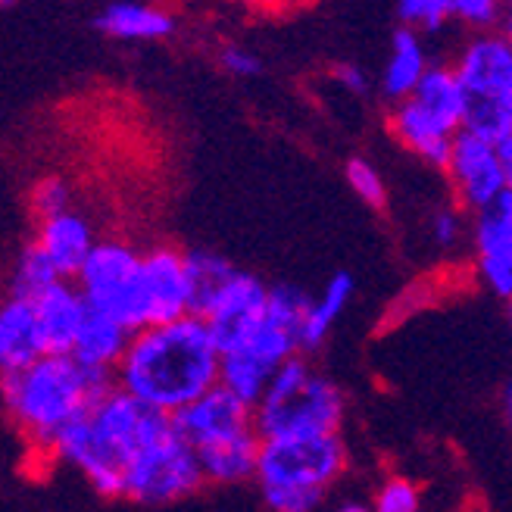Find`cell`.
Masks as SVG:
<instances>
[{"label": "cell", "instance_id": "6da1fadb", "mask_svg": "<svg viewBox=\"0 0 512 512\" xmlns=\"http://www.w3.org/2000/svg\"><path fill=\"white\" fill-rule=\"evenodd\" d=\"M219 372L222 350L207 319L185 316L135 331L113 381L144 406L175 419L203 394L219 388Z\"/></svg>", "mask_w": 512, "mask_h": 512}, {"label": "cell", "instance_id": "7a4b0ae2", "mask_svg": "<svg viewBox=\"0 0 512 512\" xmlns=\"http://www.w3.org/2000/svg\"><path fill=\"white\" fill-rule=\"evenodd\" d=\"M172 428V416L144 406L122 388H113L100 397L91 413L79 419L54 447V459L72 466L85 484L100 497H122V475L135 453Z\"/></svg>", "mask_w": 512, "mask_h": 512}, {"label": "cell", "instance_id": "3957f363", "mask_svg": "<svg viewBox=\"0 0 512 512\" xmlns=\"http://www.w3.org/2000/svg\"><path fill=\"white\" fill-rule=\"evenodd\" d=\"M113 375H97L72 356H44L35 366L4 375V409L19 441L54 459V447L91 406L113 388Z\"/></svg>", "mask_w": 512, "mask_h": 512}, {"label": "cell", "instance_id": "277c9868", "mask_svg": "<svg viewBox=\"0 0 512 512\" xmlns=\"http://www.w3.org/2000/svg\"><path fill=\"white\" fill-rule=\"evenodd\" d=\"M347 469L341 434L263 441L253 484L269 512H316Z\"/></svg>", "mask_w": 512, "mask_h": 512}, {"label": "cell", "instance_id": "5b68a950", "mask_svg": "<svg viewBox=\"0 0 512 512\" xmlns=\"http://www.w3.org/2000/svg\"><path fill=\"white\" fill-rule=\"evenodd\" d=\"M344 409V391L300 353L275 369L266 397L253 409V419L263 441L325 438L341 434Z\"/></svg>", "mask_w": 512, "mask_h": 512}, {"label": "cell", "instance_id": "8992f818", "mask_svg": "<svg viewBox=\"0 0 512 512\" xmlns=\"http://www.w3.org/2000/svg\"><path fill=\"white\" fill-rule=\"evenodd\" d=\"M466 91V128L500 144L512 135V44L503 32L472 35L453 60Z\"/></svg>", "mask_w": 512, "mask_h": 512}, {"label": "cell", "instance_id": "52a82bcc", "mask_svg": "<svg viewBox=\"0 0 512 512\" xmlns=\"http://www.w3.org/2000/svg\"><path fill=\"white\" fill-rule=\"evenodd\" d=\"M75 285L91 313L119 322L132 335L150 325L144 294V250L128 241H100L91 260L75 275Z\"/></svg>", "mask_w": 512, "mask_h": 512}, {"label": "cell", "instance_id": "ba28073f", "mask_svg": "<svg viewBox=\"0 0 512 512\" xmlns=\"http://www.w3.org/2000/svg\"><path fill=\"white\" fill-rule=\"evenodd\" d=\"M207 478H203L197 450L178 434L175 419L166 434L150 441L135 453L132 463L122 475V500L138 506H166L197 494Z\"/></svg>", "mask_w": 512, "mask_h": 512}, {"label": "cell", "instance_id": "9c48e42d", "mask_svg": "<svg viewBox=\"0 0 512 512\" xmlns=\"http://www.w3.org/2000/svg\"><path fill=\"white\" fill-rule=\"evenodd\" d=\"M447 182L453 191V203L463 213H481L484 207L509 191V178L503 172V160L494 141H484L472 132H459L453 138V150L447 160Z\"/></svg>", "mask_w": 512, "mask_h": 512}, {"label": "cell", "instance_id": "30bf717a", "mask_svg": "<svg viewBox=\"0 0 512 512\" xmlns=\"http://www.w3.org/2000/svg\"><path fill=\"white\" fill-rule=\"evenodd\" d=\"M472 260L478 285L500 297L512 300V188L500 194L491 207L472 216Z\"/></svg>", "mask_w": 512, "mask_h": 512}, {"label": "cell", "instance_id": "8fae6325", "mask_svg": "<svg viewBox=\"0 0 512 512\" xmlns=\"http://www.w3.org/2000/svg\"><path fill=\"white\" fill-rule=\"evenodd\" d=\"M269 291L272 285H266L260 275L238 269L235 278L210 300V306L203 310L200 319H207L222 353H235L244 347L256 322L266 316Z\"/></svg>", "mask_w": 512, "mask_h": 512}, {"label": "cell", "instance_id": "7c38bea8", "mask_svg": "<svg viewBox=\"0 0 512 512\" xmlns=\"http://www.w3.org/2000/svg\"><path fill=\"white\" fill-rule=\"evenodd\" d=\"M144 294L150 325L194 316V288L188 272V250L153 244L144 250Z\"/></svg>", "mask_w": 512, "mask_h": 512}, {"label": "cell", "instance_id": "4fadbf2b", "mask_svg": "<svg viewBox=\"0 0 512 512\" xmlns=\"http://www.w3.org/2000/svg\"><path fill=\"white\" fill-rule=\"evenodd\" d=\"M175 428L194 450H207L253 434L256 419L244 400L228 394L225 388H213L210 394H203L197 403H191L175 416Z\"/></svg>", "mask_w": 512, "mask_h": 512}, {"label": "cell", "instance_id": "5bb4252c", "mask_svg": "<svg viewBox=\"0 0 512 512\" xmlns=\"http://www.w3.org/2000/svg\"><path fill=\"white\" fill-rule=\"evenodd\" d=\"M35 313H38V322L44 331L47 356H72L75 341H79L82 328L91 316L79 285L69 278L57 281L54 288L44 291L35 300Z\"/></svg>", "mask_w": 512, "mask_h": 512}, {"label": "cell", "instance_id": "9a60e30c", "mask_svg": "<svg viewBox=\"0 0 512 512\" xmlns=\"http://www.w3.org/2000/svg\"><path fill=\"white\" fill-rule=\"evenodd\" d=\"M47 356L35 300L7 297L0 306V372L13 375Z\"/></svg>", "mask_w": 512, "mask_h": 512}, {"label": "cell", "instance_id": "2e32d148", "mask_svg": "<svg viewBox=\"0 0 512 512\" xmlns=\"http://www.w3.org/2000/svg\"><path fill=\"white\" fill-rule=\"evenodd\" d=\"M35 241L50 256V263L57 266V272L69 281H75V275L82 272V266L91 260L94 247L100 244L91 219L82 216L79 210H69L54 219L38 222Z\"/></svg>", "mask_w": 512, "mask_h": 512}, {"label": "cell", "instance_id": "e0dca14e", "mask_svg": "<svg viewBox=\"0 0 512 512\" xmlns=\"http://www.w3.org/2000/svg\"><path fill=\"white\" fill-rule=\"evenodd\" d=\"M388 128H391V135L409 153H416L419 160H425L428 166L447 169L456 135L447 132V128L434 119L425 107H419L413 97L403 100V104H394V110L388 116Z\"/></svg>", "mask_w": 512, "mask_h": 512}, {"label": "cell", "instance_id": "ac0fdd59", "mask_svg": "<svg viewBox=\"0 0 512 512\" xmlns=\"http://www.w3.org/2000/svg\"><path fill=\"white\" fill-rule=\"evenodd\" d=\"M175 16L163 7L119 0L94 16V29L116 41H166L175 35Z\"/></svg>", "mask_w": 512, "mask_h": 512}, {"label": "cell", "instance_id": "d6986e66", "mask_svg": "<svg viewBox=\"0 0 512 512\" xmlns=\"http://www.w3.org/2000/svg\"><path fill=\"white\" fill-rule=\"evenodd\" d=\"M428 69H431V63H428V50L422 44V35L406 29V25H397L391 35V54H388L384 75H381L384 97H388L391 104H403V100L416 94Z\"/></svg>", "mask_w": 512, "mask_h": 512}, {"label": "cell", "instance_id": "ffe728a7", "mask_svg": "<svg viewBox=\"0 0 512 512\" xmlns=\"http://www.w3.org/2000/svg\"><path fill=\"white\" fill-rule=\"evenodd\" d=\"M128 344H132V331L122 328L119 322H113L107 316L91 313L79 341H75L72 360L79 366H85L88 372L116 375Z\"/></svg>", "mask_w": 512, "mask_h": 512}, {"label": "cell", "instance_id": "44dd1931", "mask_svg": "<svg viewBox=\"0 0 512 512\" xmlns=\"http://www.w3.org/2000/svg\"><path fill=\"white\" fill-rule=\"evenodd\" d=\"M413 100L438 119L447 132L459 135L466 128V91L459 85L453 63H431Z\"/></svg>", "mask_w": 512, "mask_h": 512}, {"label": "cell", "instance_id": "7402d4cb", "mask_svg": "<svg viewBox=\"0 0 512 512\" xmlns=\"http://www.w3.org/2000/svg\"><path fill=\"white\" fill-rule=\"evenodd\" d=\"M260 447H263V438L253 431V434H244V438L197 450L203 478H207V484H219V488L253 481L256 463H260Z\"/></svg>", "mask_w": 512, "mask_h": 512}, {"label": "cell", "instance_id": "603a6c76", "mask_svg": "<svg viewBox=\"0 0 512 512\" xmlns=\"http://www.w3.org/2000/svg\"><path fill=\"white\" fill-rule=\"evenodd\" d=\"M353 291H356V281L350 272H335L325 281L322 294L313 297L310 316H306V322H303V335H300V353L303 356L319 350L328 341L331 328H335V322L344 316Z\"/></svg>", "mask_w": 512, "mask_h": 512}, {"label": "cell", "instance_id": "cb8c5ba5", "mask_svg": "<svg viewBox=\"0 0 512 512\" xmlns=\"http://www.w3.org/2000/svg\"><path fill=\"white\" fill-rule=\"evenodd\" d=\"M63 281V275L57 272V266L50 263V256L41 250V244L32 238L25 241L16 256H13V266H10V297L19 300H38L44 291H50Z\"/></svg>", "mask_w": 512, "mask_h": 512}, {"label": "cell", "instance_id": "d4e9b609", "mask_svg": "<svg viewBox=\"0 0 512 512\" xmlns=\"http://www.w3.org/2000/svg\"><path fill=\"white\" fill-rule=\"evenodd\" d=\"M272 375H275V369H269L260 360H253L247 353H225L222 372H219V388H225L228 394L244 400L250 409H256L269 391Z\"/></svg>", "mask_w": 512, "mask_h": 512}, {"label": "cell", "instance_id": "484cf974", "mask_svg": "<svg viewBox=\"0 0 512 512\" xmlns=\"http://www.w3.org/2000/svg\"><path fill=\"white\" fill-rule=\"evenodd\" d=\"M188 272H191V288H194V316H203L210 300L235 278L238 266L225 260L216 250H188Z\"/></svg>", "mask_w": 512, "mask_h": 512}, {"label": "cell", "instance_id": "4316f807", "mask_svg": "<svg viewBox=\"0 0 512 512\" xmlns=\"http://www.w3.org/2000/svg\"><path fill=\"white\" fill-rule=\"evenodd\" d=\"M397 19L419 35H434L453 19V0H400Z\"/></svg>", "mask_w": 512, "mask_h": 512}, {"label": "cell", "instance_id": "83f0119b", "mask_svg": "<svg viewBox=\"0 0 512 512\" xmlns=\"http://www.w3.org/2000/svg\"><path fill=\"white\" fill-rule=\"evenodd\" d=\"M350 191L360 197L369 210H384L388 207V185H384L381 172L366 160V157H350L344 166Z\"/></svg>", "mask_w": 512, "mask_h": 512}, {"label": "cell", "instance_id": "f1b7e54d", "mask_svg": "<svg viewBox=\"0 0 512 512\" xmlns=\"http://www.w3.org/2000/svg\"><path fill=\"white\" fill-rule=\"evenodd\" d=\"M29 207H32V216L38 222L44 219H54L60 213H69L72 210V188L66 178L60 175H44L32 185L29 191Z\"/></svg>", "mask_w": 512, "mask_h": 512}, {"label": "cell", "instance_id": "f546056e", "mask_svg": "<svg viewBox=\"0 0 512 512\" xmlns=\"http://www.w3.org/2000/svg\"><path fill=\"white\" fill-rule=\"evenodd\" d=\"M503 13L506 7H500L497 0H453V19L463 22L475 35L500 32Z\"/></svg>", "mask_w": 512, "mask_h": 512}, {"label": "cell", "instance_id": "4dcf8cb0", "mask_svg": "<svg viewBox=\"0 0 512 512\" xmlns=\"http://www.w3.org/2000/svg\"><path fill=\"white\" fill-rule=\"evenodd\" d=\"M372 512H422L419 488L409 478H388L372 497Z\"/></svg>", "mask_w": 512, "mask_h": 512}, {"label": "cell", "instance_id": "1f68e13d", "mask_svg": "<svg viewBox=\"0 0 512 512\" xmlns=\"http://www.w3.org/2000/svg\"><path fill=\"white\" fill-rule=\"evenodd\" d=\"M428 232H431L434 244L450 250V247H456L459 241H463V235H466V213L459 210L456 203H447V207L431 213Z\"/></svg>", "mask_w": 512, "mask_h": 512}, {"label": "cell", "instance_id": "d6a6232c", "mask_svg": "<svg viewBox=\"0 0 512 512\" xmlns=\"http://www.w3.org/2000/svg\"><path fill=\"white\" fill-rule=\"evenodd\" d=\"M219 66L228 75H238V79H253V75L263 72V60L253 54V50L241 47V44H225L219 50Z\"/></svg>", "mask_w": 512, "mask_h": 512}, {"label": "cell", "instance_id": "836d02e7", "mask_svg": "<svg viewBox=\"0 0 512 512\" xmlns=\"http://www.w3.org/2000/svg\"><path fill=\"white\" fill-rule=\"evenodd\" d=\"M331 75H335V82L350 91V94H366L369 91V72L360 66V63H335V69H331Z\"/></svg>", "mask_w": 512, "mask_h": 512}, {"label": "cell", "instance_id": "e575fe53", "mask_svg": "<svg viewBox=\"0 0 512 512\" xmlns=\"http://www.w3.org/2000/svg\"><path fill=\"white\" fill-rule=\"evenodd\" d=\"M497 150H500L503 172H506V178H509V188H512V135H509V138H503V141L497 144Z\"/></svg>", "mask_w": 512, "mask_h": 512}, {"label": "cell", "instance_id": "d590c367", "mask_svg": "<svg viewBox=\"0 0 512 512\" xmlns=\"http://www.w3.org/2000/svg\"><path fill=\"white\" fill-rule=\"evenodd\" d=\"M335 512H372V503H363V500H344V503H338Z\"/></svg>", "mask_w": 512, "mask_h": 512}, {"label": "cell", "instance_id": "8d00e7d4", "mask_svg": "<svg viewBox=\"0 0 512 512\" xmlns=\"http://www.w3.org/2000/svg\"><path fill=\"white\" fill-rule=\"evenodd\" d=\"M503 413H506V419L512 422V375H509L506 388H503Z\"/></svg>", "mask_w": 512, "mask_h": 512}, {"label": "cell", "instance_id": "74e56055", "mask_svg": "<svg viewBox=\"0 0 512 512\" xmlns=\"http://www.w3.org/2000/svg\"><path fill=\"white\" fill-rule=\"evenodd\" d=\"M500 32L506 35V41L512 44V4L506 7V13H503V25H500Z\"/></svg>", "mask_w": 512, "mask_h": 512}, {"label": "cell", "instance_id": "f35d334b", "mask_svg": "<svg viewBox=\"0 0 512 512\" xmlns=\"http://www.w3.org/2000/svg\"><path fill=\"white\" fill-rule=\"evenodd\" d=\"M506 322H509V331H512V300L506 303Z\"/></svg>", "mask_w": 512, "mask_h": 512}]
</instances>
